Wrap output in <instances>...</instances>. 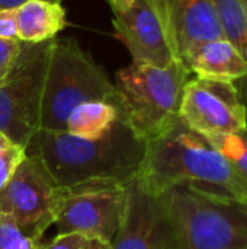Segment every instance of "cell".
<instances>
[{"label":"cell","mask_w":247,"mask_h":249,"mask_svg":"<svg viewBox=\"0 0 247 249\" xmlns=\"http://www.w3.org/2000/svg\"><path fill=\"white\" fill-rule=\"evenodd\" d=\"M245 4H246V9H247V0H245Z\"/></svg>","instance_id":"26"},{"label":"cell","mask_w":247,"mask_h":249,"mask_svg":"<svg viewBox=\"0 0 247 249\" xmlns=\"http://www.w3.org/2000/svg\"><path fill=\"white\" fill-rule=\"evenodd\" d=\"M179 118L205 139L233 134L247 127V109L237 85L211 79H189Z\"/></svg>","instance_id":"8"},{"label":"cell","mask_w":247,"mask_h":249,"mask_svg":"<svg viewBox=\"0 0 247 249\" xmlns=\"http://www.w3.org/2000/svg\"><path fill=\"white\" fill-rule=\"evenodd\" d=\"M42 242L28 236L16 222L0 214V249H41Z\"/></svg>","instance_id":"18"},{"label":"cell","mask_w":247,"mask_h":249,"mask_svg":"<svg viewBox=\"0 0 247 249\" xmlns=\"http://www.w3.org/2000/svg\"><path fill=\"white\" fill-rule=\"evenodd\" d=\"M26 0H0V10L3 9H16Z\"/></svg>","instance_id":"24"},{"label":"cell","mask_w":247,"mask_h":249,"mask_svg":"<svg viewBox=\"0 0 247 249\" xmlns=\"http://www.w3.org/2000/svg\"><path fill=\"white\" fill-rule=\"evenodd\" d=\"M54 39L22 42L10 73L0 82V133L26 149L41 128L45 77Z\"/></svg>","instance_id":"6"},{"label":"cell","mask_w":247,"mask_h":249,"mask_svg":"<svg viewBox=\"0 0 247 249\" xmlns=\"http://www.w3.org/2000/svg\"><path fill=\"white\" fill-rule=\"evenodd\" d=\"M124 118L118 104L109 101H87L77 105L68 115L66 131L82 139H100Z\"/></svg>","instance_id":"15"},{"label":"cell","mask_w":247,"mask_h":249,"mask_svg":"<svg viewBox=\"0 0 247 249\" xmlns=\"http://www.w3.org/2000/svg\"><path fill=\"white\" fill-rule=\"evenodd\" d=\"M55 1H60V0H55Z\"/></svg>","instance_id":"27"},{"label":"cell","mask_w":247,"mask_h":249,"mask_svg":"<svg viewBox=\"0 0 247 249\" xmlns=\"http://www.w3.org/2000/svg\"><path fill=\"white\" fill-rule=\"evenodd\" d=\"M146 140L121 118L109 133L89 140L67 131L39 130L26 146V155L39 158L57 184L68 190L125 185L141 166Z\"/></svg>","instance_id":"1"},{"label":"cell","mask_w":247,"mask_h":249,"mask_svg":"<svg viewBox=\"0 0 247 249\" xmlns=\"http://www.w3.org/2000/svg\"><path fill=\"white\" fill-rule=\"evenodd\" d=\"M87 101H109L119 105L115 85L95 58L73 38L54 39L39 130L66 131L70 112Z\"/></svg>","instance_id":"5"},{"label":"cell","mask_w":247,"mask_h":249,"mask_svg":"<svg viewBox=\"0 0 247 249\" xmlns=\"http://www.w3.org/2000/svg\"><path fill=\"white\" fill-rule=\"evenodd\" d=\"M17 38L22 42L55 39L66 26V10L55 0H26L15 9Z\"/></svg>","instance_id":"14"},{"label":"cell","mask_w":247,"mask_h":249,"mask_svg":"<svg viewBox=\"0 0 247 249\" xmlns=\"http://www.w3.org/2000/svg\"><path fill=\"white\" fill-rule=\"evenodd\" d=\"M26 158V149L15 144L0 133V191L12 178L19 163Z\"/></svg>","instance_id":"19"},{"label":"cell","mask_w":247,"mask_h":249,"mask_svg":"<svg viewBox=\"0 0 247 249\" xmlns=\"http://www.w3.org/2000/svg\"><path fill=\"white\" fill-rule=\"evenodd\" d=\"M84 249H111V244H106L98 239H89V244Z\"/></svg>","instance_id":"25"},{"label":"cell","mask_w":247,"mask_h":249,"mask_svg":"<svg viewBox=\"0 0 247 249\" xmlns=\"http://www.w3.org/2000/svg\"><path fill=\"white\" fill-rule=\"evenodd\" d=\"M160 198L183 249H247V200L191 187Z\"/></svg>","instance_id":"3"},{"label":"cell","mask_w":247,"mask_h":249,"mask_svg":"<svg viewBox=\"0 0 247 249\" xmlns=\"http://www.w3.org/2000/svg\"><path fill=\"white\" fill-rule=\"evenodd\" d=\"M0 38L1 39H19L15 9L0 10Z\"/></svg>","instance_id":"22"},{"label":"cell","mask_w":247,"mask_h":249,"mask_svg":"<svg viewBox=\"0 0 247 249\" xmlns=\"http://www.w3.org/2000/svg\"><path fill=\"white\" fill-rule=\"evenodd\" d=\"M66 190L57 184L45 163L26 155L0 191V214L12 217L28 236L41 241L55 223Z\"/></svg>","instance_id":"7"},{"label":"cell","mask_w":247,"mask_h":249,"mask_svg":"<svg viewBox=\"0 0 247 249\" xmlns=\"http://www.w3.org/2000/svg\"><path fill=\"white\" fill-rule=\"evenodd\" d=\"M185 66L199 79L242 83L247 77L245 58L223 36L198 45L186 58Z\"/></svg>","instance_id":"13"},{"label":"cell","mask_w":247,"mask_h":249,"mask_svg":"<svg viewBox=\"0 0 247 249\" xmlns=\"http://www.w3.org/2000/svg\"><path fill=\"white\" fill-rule=\"evenodd\" d=\"M137 179L154 196L175 187H191L247 200V181L208 139L191 130L181 118L146 142Z\"/></svg>","instance_id":"2"},{"label":"cell","mask_w":247,"mask_h":249,"mask_svg":"<svg viewBox=\"0 0 247 249\" xmlns=\"http://www.w3.org/2000/svg\"><path fill=\"white\" fill-rule=\"evenodd\" d=\"M112 25L115 36L127 47L132 63L163 67L176 60L147 0H132L128 7L114 13Z\"/></svg>","instance_id":"12"},{"label":"cell","mask_w":247,"mask_h":249,"mask_svg":"<svg viewBox=\"0 0 247 249\" xmlns=\"http://www.w3.org/2000/svg\"><path fill=\"white\" fill-rule=\"evenodd\" d=\"M147 1L159 18L173 57L183 64L198 45L223 36L213 0Z\"/></svg>","instance_id":"11"},{"label":"cell","mask_w":247,"mask_h":249,"mask_svg":"<svg viewBox=\"0 0 247 249\" xmlns=\"http://www.w3.org/2000/svg\"><path fill=\"white\" fill-rule=\"evenodd\" d=\"M111 249H183L160 196L147 191L137 177L127 184L125 213Z\"/></svg>","instance_id":"10"},{"label":"cell","mask_w":247,"mask_h":249,"mask_svg":"<svg viewBox=\"0 0 247 249\" xmlns=\"http://www.w3.org/2000/svg\"><path fill=\"white\" fill-rule=\"evenodd\" d=\"M125 204L127 184L68 190L54 225L60 235L80 233L87 239L112 244L122 223Z\"/></svg>","instance_id":"9"},{"label":"cell","mask_w":247,"mask_h":249,"mask_svg":"<svg viewBox=\"0 0 247 249\" xmlns=\"http://www.w3.org/2000/svg\"><path fill=\"white\" fill-rule=\"evenodd\" d=\"M89 239L80 233H57L48 244H42L41 249H84Z\"/></svg>","instance_id":"21"},{"label":"cell","mask_w":247,"mask_h":249,"mask_svg":"<svg viewBox=\"0 0 247 249\" xmlns=\"http://www.w3.org/2000/svg\"><path fill=\"white\" fill-rule=\"evenodd\" d=\"M191 73L175 60L167 66L131 63L115 77L125 123L143 140L163 133L179 118V109Z\"/></svg>","instance_id":"4"},{"label":"cell","mask_w":247,"mask_h":249,"mask_svg":"<svg viewBox=\"0 0 247 249\" xmlns=\"http://www.w3.org/2000/svg\"><path fill=\"white\" fill-rule=\"evenodd\" d=\"M234 171L247 181V127L242 131L208 139Z\"/></svg>","instance_id":"17"},{"label":"cell","mask_w":247,"mask_h":249,"mask_svg":"<svg viewBox=\"0 0 247 249\" xmlns=\"http://www.w3.org/2000/svg\"><path fill=\"white\" fill-rule=\"evenodd\" d=\"M22 41L19 39H1L0 38V82L13 69L17 55L20 53Z\"/></svg>","instance_id":"20"},{"label":"cell","mask_w":247,"mask_h":249,"mask_svg":"<svg viewBox=\"0 0 247 249\" xmlns=\"http://www.w3.org/2000/svg\"><path fill=\"white\" fill-rule=\"evenodd\" d=\"M108 1H109V4H111V7H112L114 13L124 10L125 7H128V6L132 3V0H108Z\"/></svg>","instance_id":"23"},{"label":"cell","mask_w":247,"mask_h":249,"mask_svg":"<svg viewBox=\"0 0 247 249\" xmlns=\"http://www.w3.org/2000/svg\"><path fill=\"white\" fill-rule=\"evenodd\" d=\"M223 38L230 41L247 64V9L245 0H213ZM247 109V77L237 86Z\"/></svg>","instance_id":"16"}]
</instances>
